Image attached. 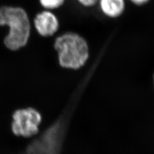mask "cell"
Listing matches in <instances>:
<instances>
[{"label": "cell", "mask_w": 154, "mask_h": 154, "mask_svg": "<svg viewBox=\"0 0 154 154\" xmlns=\"http://www.w3.org/2000/svg\"><path fill=\"white\" fill-rule=\"evenodd\" d=\"M66 0H38L39 5L44 9L54 11L65 5Z\"/></svg>", "instance_id": "cell-6"}, {"label": "cell", "mask_w": 154, "mask_h": 154, "mask_svg": "<svg viewBox=\"0 0 154 154\" xmlns=\"http://www.w3.org/2000/svg\"><path fill=\"white\" fill-rule=\"evenodd\" d=\"M78 4L83 8H91L98 4L99 0H76Z\"/></svg>", "instance_id": "cell-7"}, {"label": "cell", "mask_w": 154, "mask_h": 154, "mask_svg": "<svg viewBox=\"0 0 154 154\" xmlns=\"http://www.w3.org/2000/svg\"><path fill=\"white\" fill-rule=\"evenodd\" d=\"M33 25L39 35L49 38L53 37L58 32L60 21L54 11L44 9L35 15Z\"/></svg>", "instance_id": "cell-4"}, {"label": "cell", "mask_w": 154, "mask_h": 154, "mask_svg": "<svg viewBox=\"0 0 154 154\" xmlns=\"http://www.w3.org/2000/svg\"><path fill=\"white\" fill-rule=\"evenodd\" d=\"M57 60L65 69L78 70L85 66L90 58L87 40L79 33L66 32L57 36L54 41Z\"/></svg>", "instance_id": "cell-1"}, {"label": "cell", "mask_w": 154, "mask_h": 154, "mask_svg": "<svg viewBox=\"0 0 154 154\" xmlns=\"http://www.w3.org/2000/svg\"><path fill=\"white\" fill-rule=\"evenodd\" d=\"M130 1L135 5H140L147 3L149 0H130Z\"/></svg>", "instance_id": "cell-8"}, {"label": "cell", "mask_w": 154, "mask_h": 154, "mask_svg": "<svg viewBox=\"0 0 154 154\" xmlns=\"http://www.w3.org/2000/svg\"></svg>", "instance_id": "cell-9"}, {"label": "cell", "mask_w": 154, "mask_h": 154, "mask_svg": "<svg viewBox=\"0 0 154 154\" xmlns=\"http://www.w3.org/2000/svg\"><path fill=\"white\" fill-rule=\"evenodd\" d=\"M0 26H7L9 33L4 39L6 47L17 51L25 47L32 33V22L27 11L19 6L0 8Z\"/></svg>", "instance_id": "cell-2"}, {"label": "cell", "mask_w": 154, "mask_h": 154, "mask_svg": "<svg viewBox=\"0 0 154 154\" xmlns=\"http://www.w3.org/2000/svg\"><path fill=\"white\" fill-rule=\"evenodd\" d=\"M11 131L18 138L32 139L40 131L42 116L38 110L33 107L18 108L11 114Z\"/></svg>", "instance_id": "cell-3"}, {"label": "cell", "mask_w": 154, "mask_h": 154, "mask_svg": "<svg viewBox=\"0 0 154 154\" xmlns=\"http://www.w3.org/2000/svg\"><path fill=\"white\" fill-rule=\"evenodd\" d=\"M97 5L100 12L110 18L119 17L126 8L125 0H99Z\"/></svg>", "instance_id": "cell-5"}]
</instances>
